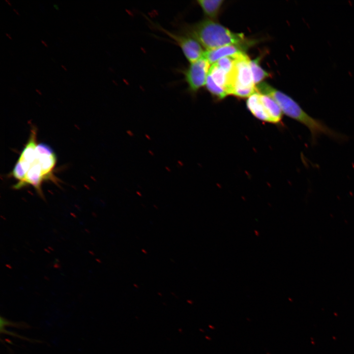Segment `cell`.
<instances>
[{"label": "cell", "mask_w": 354, "mask_h": 354, "mask_svg": "<svg viewBox=\"0 0 354 354\" xmlns=\"http://www.w3.org/2000/svg\"><path fill=\"white\" fill-rule=\"evenodd\" d=\"M257 92L272 97L280 107L283 114L305 125L310 130L312 142L324 134L335 140H343L345 137L332 130L319 120L308 115L292 98L273 88L266 82L256 86Z\"/></svg>", "instance_id": "1"}, {"label": "cell", "mask_w": 354, "mask_h": 354, "mask_svg": "<svg viewBox=\"0 0 354 354\" xmlns=\"http://www.w3.org/2000/svg\"><path fill=\"white\" fill-rule=\"evenodd\" d=\"M182 29L183 32L195 38L206 50L244 43L249 39L243 33L232 32L208 18L193 24H185Z\"/></svg>", "instance_id": "2"}, {"label": "cell", "mask_w": 354, "mask_h": 354, "mask_svg": "<svg viewBox=\"0 0 354 354\" xmlns=\"http://www.w3.org/2000/svg\"><path fill=\"white\" fill-rule=\"evenodd\" d=\"M56 163L57 156L52 148L44 143L38 144L34 158L30 164L24 179L15 184L14 188L17 189L27 185H31L42 197L41 185L44 181L55 177L53 171Z\"/></svg>", "instance_id": "3"}, {"label": "cell", "mask_w": 354, "mask_h": 354, "mask_svg": "<svg viewBox=\"0 0 354 354\" xmlns=\"http://www.w3.org/2000/svg\"><path fill=\"white\" fill-rule=\"evenodd\" d=\"M210 63L203 56L197 61L190 63L187 67L181 70L184 80L187 85V91L195 95L201 88L205 86Z\"/></svg>", "instance_id": "4"}, {"label": "cell", "mask_w": 354, "mask_h": 354, "mask_svg": "<svg viewBox=\"0 0 354 354\" xmlns=\"http://www.w3.org/2000/svg\"><path fill=\"white\" fill-rule=\"evenodd\" d=\"M155 28L169 36L180 48L186 59L189 63L194 62L201 58L205 51L201 44L193 37L181 31L173 32L169 31L159 25L156 24Z\"/></svg>", "instance_id": "5"}, {"label": "cell", "mask_w": 354, "mask_h": 354, "mask_svg": "<svg viewBox=\"0 0 354 354\" xmlns=\"http://www.w3.org/2000/svg\"><path fill=\"white\" fill-rule=\"evenodd\" d=\"M28 142L22 150L11 172L12 177L15 178L17 183L21 182L24 178L30 164L35 155L37 143L36 129L33 127Z\"/></svg>", "instance_id": "6"}, {"label": "cell", "mask_w": 354, "mask_h": 354, "mask_svg": "<svg viewBox=\"0 0 354 354\" xmlns=\"http://www.w3.org/2000/svg\"><path fill=\"white\" fill-rule=\"evenodd\" d=\"M256 43V41L248 39L247 41L222 46L215 49L206 50L203 57L210 64H213L220 59L226 57H233L239 54L246 53L248 49Z\"/></svg>", "instance_id": "7"}, {"label": "cell", "mask_w": 354, "mask_h": 354, "mask_svg": "<svg viewBox=\"0 0 354 354\" xmlns=\"http://www.w3.org/2000/svg\"><path fill=\"white\" fill-rule=\"evenodd\" d=\"M259 98L270 119L271 123L281 122L283 114L277 103L272 97L265 94L259 93Z\"/></svg>", "instance_id": "8"}, {"label": "cell", "mask_w": 354, "mask_h": 354, "mask_svg": "<svg viewBox=\"0 0 354 354\" xmlns=\"http://www.w3.org/2000/svg\"><path fill=\"white\" fill-rule=\"evenodd\" d=\"M246 106L256 118L263 122L271 123L270 119L260 100L258 92H256L248 97Z\"/></svg>", "instance_id": "9"}, {"label": "cell", "mask_w": 354, "mask_h": 354, "mask_svg": "<svg viewBox=\"0 0 354 354\" xmlns=\"http://www.w3.org/2000/svg\"><path fill=\"white\" fill-rule=\"evenodd\" d=\"M223 0H199L198 4L202 8L208 19L213 20L218 16L223 2Z\"/></svg>", "instance_id": "10"}, {"label": "cell", "mask_w": 354, "mask_h": 354, "mask_svg": "<svg viewBox=\"0 0 354 354\" xmlns=\"http://www.w3.org/2000/svg\"><path fill=\"white\" fill-rule=\"evenodd\" d=\"M208 74L217 85L226 90L228 82V73L214 63L210 67Z\"/></svg>", "instance_id": "11"}, {"label": "cell", "mask_w": 354, "mask_h": 354, "mask_svg": "<svg viewBox=\"0 0 354 354\" xmlns=\"http://www.w3.org/2000/svg\"><path fill=\"white\" fill-rule=\"evenodd\" d=\"M261 56L250 60V67L255 84H259L264 79L270 77L271 74L265 70L260 65Z\"/></svg>", "instance_id": "12"}, {"label": "cell", "mask_w": 354, "mask_h": 354, "mask_svg": "<svg viewBox=\"0 0 354 354\" xmlns=\"http://www.w3.org/2000/svg\"><path fill=\"white\" fill-rule=\"evenodd\" d=\"M205 86L213 97L217 100L223 99L228 95L225 89L217 85L208 74Z\"/></svg>", "instance_id": "13"}, {"label": "cell", "mask_w": 354, "mask_h": 354, "mask_svg": "<svg viewBox=\"0 0 354 354\" xmlns=\"http://www.w3.org/2000/svg\"><path fill=\"white\" fill-rule=\"evenodd\" d=\"M215 63L228 73L232 70L234 67V57H224Z\"/></svg>", "instance_id": "14"}, {"label": "cell", "mask_w": 354, "mask_h": 354, "mask_svg": "<svg viewBox=\"0 0 354 354\" xmlns=\"http://www.w3.org/2000/svg\"><path fill=\"white\" fill-rule=\"evenodd\" d=\"M41 42H42L46 47H47V46H48L47 44H46V43H45L43 40H41Z\"/></svg>", "instance_id": "15"}, {"label": "cell", "mask_w": 354, "mask_h": 354, "mask_svg": "<svg viewBox=\"0 0 354 354\" xmlns=\"http://www.w3.org/2000/svg\"><path fill=\"white\" fill-rule=\"evenodd\" d=\"M5 35H6L9 39H12V38L9 36V34L7 33H5Z\"/></svg>", "instance_id": "16"}, {"label": "cell", "mask_w": 354, "mask_h": 354, "mask_svg": "<svg viewBox=\"0 0 354 354\" xmlns=\"http://www.w3.org/2000/svg\"><path fill=\"white\" fill-rule=\"evenodd\" d=\"M13 10L15 11V12L17 15H19V13L17 12V11L15 8H13Z\"/></svg>", "instance_id": "17"}, {"label": "cell", "mask_w": 354, "mask_h": 354, "mask_svg": "<svg viewBox=\"0 0 354 354\" xmlns=\"http://www.w3.org/2000/svg\"><path fill=\"white\" fill-rule=\"evenodd\" d=\"M35 90H36V91H37L38 93H39L40 94H41V93L40 92V91L39 90H38L37 89H35Z\"/></svg>", "instance_id": "18"}, {"label": "cell", "mask_w": 354, "mask_h": 354, "mask_svg": "<svg viewBox=\"0 0 354 354\" xmlns=\"http://www.w3.org/2000/svg\"><path fill=\"white\" fill-rule=\"evenodd\" d=\"M5 0L7 2V3H8L9 5H11V3L9 2V1L8 0Z\"/></svg>", "instance_id": "19"}, {"label": "cell", "mask_w": 354, "mask_h": 354, "mask_svg": "<svg viewBox=\"0 0 354 354\" xmlns=\"http://www.w3.org/2000/svg\"><path fill=\"white\" fill-rule=\"evenodd\" d=\"M61 66L65 70H66V68L63 65H61Z\"/></svg>", "instance_id": "20"}, {"label": "cell", "mask_w": 354, "mask_h": 354, "mask_svg": "<svg viewBox=\"0 0 354 354\" xmlns=\"http://www.w3.org/2000/svg\"><path fill=\"white\" fill-rule=\"evenodd\" d=\"M54 6L55 7H56V9H58V6H57L56 4H54Z\"/></svg>", "instance_id": "21"}]
</instances>
